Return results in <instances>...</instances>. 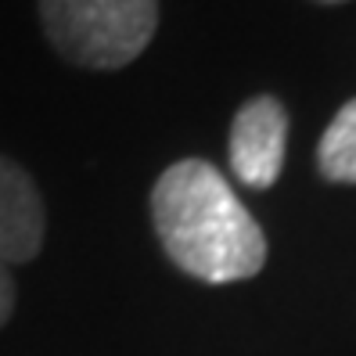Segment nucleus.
I'll list each match as a JSON object with an SVG mask.
<instances>
[{
  "label": "nucleus",
  "instance_id": "obj_6",
  "mask_svg": "<svg viewBox=\"0 0 356 356\" xmlns=\"http://www.w3.org/2000/svg\"><path fill=\"white\" fill-rule=\"evenodd\" d=\"M11 309H15V281L8 263H0V327L11 321Z\"/></svg>",
  "mask_w": 356,
  "mask_h": 356
},
{
  "label": "nucleus",
  "instance_id": "obj_3",
  "mask_svg": "<svg viewBox=\"0 0 356 356\" xmlns=\"http://www.w3.org/2000/svg\"><path fill=\"white\" fill-rule=\"evenodd\" d=\"M288 112L277 97L259 94L245 101L230 122V170L245 187H274L284 165Z\"/></svg>",
  "mask_w": 356,
  "mask_h": 356
},
{
  "label": "nucleus",
  "instance_id": "obj_1",
  "mask_svg": "<svg viewBox=\"0 0 356 356\" xmlns=\"http://www.w3.org/2000/svg\"><path fill=\"white\" fill-rule=\"evenodd\" d=\"M152 220L170 263L198 281H245L266 263L259 223L205 159H180L155 180Z\"/></svg>",
  "mask_w": 356,
  "mask_h": 356
},
{
  "label": "nucleus",
  "instance_id": "obj_7",
  "mask_svg": "<svg viewBox=\"0 0 356 356\" xmlns=\"http://www.w3.org/2000/svg\"><path fill=\"white\" fill-rule=\"evenodd\" d=\"M321 4H342V0H321Z\"/></svg>",
  "mask_w": 356,
  "mask_h": 356
},
{
  "label": "nucleus",
  "instance_id": "obj_2",
  "mask_svg": "<svg viewBox=\"0 0 356 356\" xmlns=\"http://www.w3.org/2000/svg\"><path fill=\"white\" fill-rule=\"evenodd\" d=\"M51 47L79 69H122L159 29V0H40Z\"/></svg>",
  "mask_w": 356,
  "mask_h": 356
},
{
  "label": "nucleus",
  "instance_id": "obj_4",
  "mask_svg": "<svg viewBox=\"0 0 356 356\" xmlns=\"http://www.w3.org/2000/svg\"><path fill=\"white\" fill-rule=\"evenodd\" d=\"M47 213L33 177L0 155V263H29L44 248Z\"/></svg>",
  "mask_w": 356,
  "mask_h": 356
},
{
  "label": "nucleus",
  "instance_id": "obj_5",
  "mask_svg": "<svg viewBox=\"0 0 356 356\" xmlns=\"http://www.w3.org/2000/svg\"><path fill=\"white\" fill-rule=\"evenodd\" d=\"M321 173L334 184H356V97L346 101L317 148Z\"/></svg>",
  "mask_w": 356,
  "mask_h": 356
}]
</instances>
